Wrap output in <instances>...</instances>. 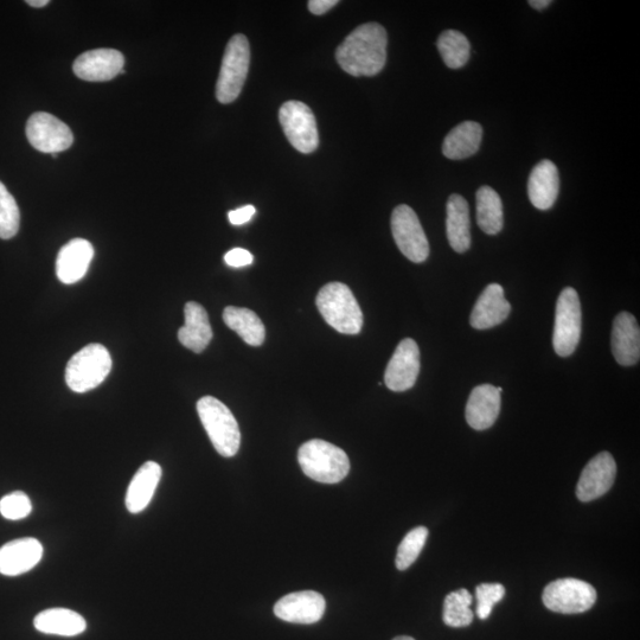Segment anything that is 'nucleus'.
I'll list each match as a JSON object with an SVG mask.
<instances>
[{"label": "nucleus", "instance_id": "f257e3e1", "mask_svg": "<svg viewBox=\"0 0 640 640\" xmlns=\"http://www.w3.org/2000/svg\"><path fill=\"white\" fill-rule=\"evenodd\" d=\"M387 31L379 23L362 24L336 50V60L355 78L375 76L387 62Z\"/></svg>", "mask_w": 640, "mask_h": 640}, {"label": "nucleus", "instance_id": "1a4fd4ad", "mask_svg": "<svg viewBox=\"0 0 640 640\" xmlns=\"http://www.w3.org/2000/svg\"><path fill=\"white\" fill-rule=\"evenodd\" d=\"M597 601V591L578 579H560L543 592V604L548 610L562 614H578L591 610Z\"/></svg>", "mask_w": 640, "mask_h": 640}, {"label": "nucleus", "instance_id": "6e6552de", "mask_svg": "<svg viewBox=\"0 0 640 640\" xmlns=\"http://www.w3.org/2000/svg\"><path fill=\"white\" fill-rule=\"evenodd\" d=\"M279 120L288 142L299 152L309 155L317 150L319 134L315 114L300 101H287L281 106Z\"/></svg>", "mask_w": 640, "mask_h": 640}, {"label": "nucleus", "instance_id": "58836bf2", "mask_svg": "<svg viewBox=\"0 0 640 640\" xmlns=\"http://www.w3.org/2000/svg\"><path fill=\"white\" fill-rule=\"evenodd\" d=\"M27 4L32 8H44L49 4V0H28Z\"/></svg>", "mask_w": 640, "mask_h": 640}, {"label": "nucleus", "instance_id": "7c9ffc66", "mask_svg": "<svg viewBox=\"0 0 640 640\" xmlns=\"http://www.w3.org/2000/svg\"><path fill=\"white\" fill-rule=\"evenodd\" d=\"M21 226V213L17 202L0 182V239L10 240L15 238Z\"/></svg>", "mask_w": 640, "mask_h": 640}, {"label": "nucleus", "instance_id": "412c9836", "mask_svg": "<svg viewBox=\"0 0 640 640\" xmlns=\"http://www.w3.org/2000/svg\"><path fill=\"white\" fill-rule=\"evenodd\" d=\"M560 191L559 170L552 160H542L531 171L528 195L536 209L549 210L558 200Z\"/></svg>", "mask_w": 640, "mask_h": 640}, {"label": "nucleus", "instance_id": "39448f33", "mask_svg": "<svg viewBox=\"0 0 640 640\" xmlns=\"http://www.w3.org/2000/svg\"><path fill=\"white\" fill-rule=\"evenodd\" d=\"M112 370L110 352L101 344H89L70 358L66 382L75 393H87L99 387Z\"/></svg>", "mask_w": 640, "mask_h": 640}, {"label": "nucleus", "instance_id": "a211bd4d", "mask_svg": "<svg viewBox=\"0 0 640 640\" xmlns=\"http://www.w3.org/2000/svg\"><path fill=\"white\" fill-rule=\"evenodd\" d=\"M501 393L491 384H480L472 390L466 405V421L473 430L485 431L494 426L501 412Z\"/></svg>", "mask_w": 640, "mask_h": 640}, {"label": "nucleus", "instance_id": "bb28decb", "mask_svg": "<svg viewBox=\"0 0 640 640\" xmlns=\"http://www.w3.org/2000/svg\"><path fill=\"white\" fill-rule=\"evenodd\" d=\"M224 323L252 347H260L266 338L264 323L255 312L243 307L228 306L223 311Z\"/></svg>", "mask_w": 640, "mask_h": 640}, {"label": "nucleus", "instance_id": "2eb2a0df", "mask_svg": "<svg viewBox=\"0 0 640 640\" xmlns=\"http://www.w3.org/2000/svg\"><path fill=\"white\" fill-rule=\"evenodd\" d=\"M125 57L118 50L96 49L86 51L75 60L73 70L79 79L105 82L117 78L124 70Z\"/></svg>", "mask_w": 640, "mask_h": 640}, {"label": "nucleus", "instance_id": "4468645a", "mask_svg": "<svg viewBox=\"0 0 640 640\" xmlns=\"http://www.w3.org/2000/svg\"><path fill=\"white\" fill-rule=\"evenodd\" d=\"M326 603L322 594L303 591L285 595L274 606L279 619L293 624H316L323 618Z\"/></svg>", "mask_w": 640, "mask_h": 640}, {"label": "nucleus", "instance_id": "f03ea898", "mask_svg": "<svg viewBox=\"0 0 640 640\" xmlns=\"http://www.w3.org/2000/svg\"><path fill=\"white\" fill-rule=\"evenodd\" d=\"M298 462L305 475L318 483L337 484L349 475L350 460L342 448L313 439L300 446Z\"/></svg>", "mask_w": 640, "mask_h": 640}, {"label": "nucleus", "instance_id": "a878e982", "mask_svg": "<svg viewBox=\"0 0 640 640\" xmlns=\"http://www.w3.org/2000/svg\"><path fill=\"white\" fill-rule=\"evenodd\" d=\"M483 139V127L475 121H464L447 134L444 144V156L452 160L470 158L479 150Z\"/></svg>", "mask_w": 640, "mask_h": 640}, {"label": "nucleus", "instance_id": "72a5a7b5", "mask_svg": "<svg viewBox=\"0 0 640 640\" xmlns=\"http://www.w3.org/2000/svg\"><path fill=\"white\" fill-rule=\"evenodd\" d=\"M505 588L501 584H482L477 587V616L485 620L490 617L494 606L504 598Z\"/></svg>", "mask_w": 640, "mask_h": 640}, {"label": "nucleus", "instance_id": "2f4dec72", "mask_svg": "<svg viewBox=\"0 0 640 640\" xmlns=\"http://www.w3.org/2000/svg\"><path fill=\"white\" fill-rule=\"evenodd\" d=\"M427 537L428 529L425 527L415 528L405 536L399 546L395 561L396 567L400 571H406L419 558L422 549L425 547Z\"/></svg>", "mask_w": 640, "mask_h": 640}, {"label": "nucleus", "instance_id": "9d476101", "mask_svg": "<svg viewBox=\"0 0 640 640\" xmlns=\"http://www.w3.org/2000/svg\"><path fill=\"white\" fill-rule=\"evenodd\" d=\"M392 232L396 246L408 260L421 264L430 256V243L426 238L418 215L415 211L401 204L392 215Z\"/></svg>", "mask_w": 640, "mask_h": 640}, {"label": "nucleus", "instance_id": "dca6fc26", "mask_svg": "<svg viewBox=\"0 0 640 640\" xmlns=\"http://www.w3.org/2000/svg\"><path fill=\"white\" fill-rule=\"evenodd\" d=\"M42 556L41 542L32 537L10 541L0 548V574L18 576L28 573L40 563Z\"/></svg>", "mask_w": 640, "mask_h": 640}, {"label": "nucleus", "instance_id": "f704fd0d", "mask_svg": "<svg viewBox=\"0 0 640 640\" xmlns=\"http://www.w3.org/2000/svg\"><path fill=\"white\" fill-rule=\"evenodd\" d=\"M224 261L230 267L241 268L253 264L254 258L252 253L243 248H234L224 255Z\"/></svg>", "mask_w": 640, "mask_h": 640}, {"label": "nucleus", "instance_id": "6ab92c4d", "mask_svg": "<svg viewBox=\"0 0 640 640\" xmlns=\"http://www.w3.org/2000/svg\"><path fill=\"white\" fill-rule=\"evenodd\" d=\"M511 312V305L504 297L501 285L490 284L473 307L470 323L477 330H488L502 324Z\"/></svg>", "mask_w": 640, "mask_h": 640}, {"label": "nucleus", "instance_id": "cd10ccee", "mask_svg": "<svg viewBox=\"0 0 640 640\" xmlns=\"http://www.w3.org/2000/svg\"><path fill=\"white\" fill-rule=\"evenodd\" d=\"M477 222L485 234L497 235L504 226L503 203L497 192L484 185L477 191Z\"/></svg>", "mask_w": 640, "mask_h": 640}, {"label": "nucleus", "instance_id": "a19ab883", "mask_svg": "<svg viewBox=\"0 0 640 640\" xmlns=\"http://www.w3.org/2000/svg\"><path fill=\"white\" fill-rule=\"evenodd\" d=\"M53 157H54V158H57V153H53Z\"/></svg>", "mask_w": 640, "mask_h": 640}, {"label": "nucleus", "instance_id": "4be33fe9", "mask_svg": "<svg viewBox=\"0 0 640 640\" xmlns=\"http://www.w3.org/2000/svg\"><path fill=\"white\" fill-rule=\"evenodd\" d=\"M184 317L185 324L178 331L179 342L196 354H201L214 336L208 313L201 304L189 302L184 307Z\"/></svg>", "mask_w": 640, "mask_h": 640}, {"label": "nucleus", "instance_id": "423d86ee", "mask_svg": "<svg viewBox=\"0 0 640 640\" xmlns=\"http://www.w3.org/2000/svg\"><path fill=\"white\" fill-rule=\"evenodd\" d=\"M251 63V47L245 35L230 38L222 60L216 85V98L221 104H232L239 98Z\"/></svg>", "mask_w": 640, "mask_h": 640}, {"label": "nucleus", "instance_id": "473e14b6", "mask_svg": "<svg viewBox=\"0 0 640 640\" xmlns=\"http://www.w3.org/2000/svg\"><path fill=\"white\" fill-rule=\"evenodd\" d=\"M32 511L30 498L22 491L11 492V494L0 499V514L10 521L23 520Z\"/></svg>", "mask_w": 640, "mask_h": 640}, {"label": "nucleus", "instance_id": "393cba45", "mask_svg": "<svg viewBox=\"0 0 640 640\" xmlns=\"http://www.w3.org/2000/svg\"><path fill=\"white\" fill-rule=\"evenodd\" d=\"M34 626L37 631L46 635L75 637L87 629L85 618L68 608H50L38 613Z\"/></svg>", "mask_w": 640, "mask_h": 640}, {"label": "nucleus", "instance_id": "0eeeda50", "mask_svg": "<svg viewBox=\"0 0 640 640\" xmlns=\"http://www.w3.org/2000/svg\"><path fill=\"white\" fill-rule=\"evenodd\" d=\"M582 312L578 292L566 287L556 303L553 345L556 354L568 357L578 348L581 338Z\"/></svg>", "mask_w": 640, "mask_h": 640}, {"label": "nucleus", "instance_id": "f3484780", "mask_svg": "<svg viewBox=\"0 0 640 640\" xmlns=\"http://www.w3.org/2000/svg\"><path fill=\"white\" fill-rule=\"evenodd\" d=\"M612 352L623 367L635 366L640 358V330L637 319L629 312H622L614 319Z\"/></svg>", "mask_w": 640, "mask_h": 640}, {"label": "nucleus", "instance_id": "b1692460", "mask_svg": "<svg viewBox=\"0 0 640 640\" xmlns=\"http://www.w3.org/2000/svg\"><path fill=\"white\" fill-rule=\"evenodd\" d=\"M446 233L453 251L465 253L471 247V222L469 203L453 194L447 202Z\"/></svg>", "mask_w": 640, "mask_h": 640}, {"label": "nucleus", "instance_id": "c9c22d12", "mask_svg": "<svg viewBox=\"0 0 640 640\" xmlns=\"http://www.w3.org/2000/svg\"><path fill=\"white\" fill-rule=\"evenodd\" d=\"M256 213L253 206H245L236 210L229 211L228 219L234 226H241L251 221Z\"/></svg>", "mask_w": 640, "mask_h": 640}, {"label": "nucleus", "instance_id": "5701e85b", "mask_svg": "<svg viewBox=\"0 0 640 640\" xmlns=\"http://www.w3.org/2000/svg\"><path fill=\"white\" fill-rule=\"evenodd\" d=\"M162 478V467L155 462H146L137 471L128 486L126 508L131 514H139L149 507Z\"/></svg>", "mask_w": 640, "mask_h": 640}, {"label": "nucleus", "instance_id": "e433bc0d", "mask_svg": "<svg viewBox=\"0 0 640 640\" xmlns=\"http://www.w3.org/2000/svg\"><path fill=\"white\" fill-rule=\"evenodd\" d=\"M338 4L337 0H311L309 10L313 15H324Z\"/></svg>", "mask_w": 640, "mask_h": 640}, {"label": "nucleus", "instance_id": "4c0bfd02", "mask_svg": "<svg viewBox=\"0 0 640 640\" xmlns=\"http://www.w3.org/2000/svg\"><path fill=\"white\" fill-rule=\"evenodd\" d=\"M550 4H552L550 0H530L529 2V5L531 6V8H534L539 11L548 8Z\"/></svg>", "mask_w": 640, "mask_h": 640}, {"label": "nucleus", "instance_id": "ea45409f", "mask_svg": "<svg viewBox=\"0 0 640 640\" xmlns=\"http://www.w3.org/2000/svg\"><path fill=\"white\" fill-rule=\"evenodd\" d=\"M393 640H415V639L412 637L401 636V637H396Z\"/></svg>", "mask_w": 640, "mask_h": 640}, {"label": "nucleus", "instance_id": "20e7f679", "mask_svg": "<svg viewBox=\"0 0 640 640\" xmlns=\"http://www.w3.org/2000/svg\"><path fill=\"white\" fill-rule=\"evenodd\" d=\"M197 412L215 450L222 457L236 456L240 450L241 432L230 409L213 396H204L197 402Z\"/></svg>", "mask_w": 640, "mask_h": 640}, {"label": "nucleus", "instance_id": "7ed1b4c3", "mask_svg": "<svg viewBox=\"0 0 640 640\" xmlns=\"http://www.w3.org/2000/svg\"><path fill=\"white\" fill-rule=\"evenodd\" d=\"M316 304L320 315L331 328L344 335H358L363 326V313L354 293L342 283L325 285Z\"/></svg>", "mask_w": 640, "mask_h": 640}, {"label": "nucleus", "instance_id": "aec40b11", "mask_svg": "<svg viewBox=\"0 0 640 640\" xmlns=\"http://www.w3.org/2000/svg\"><path fill=\"white\" fill-rule=\"evenodd\" d=\"M94 256L92 243L83 239L69 241L61 248L56 260L57 278L72 285L85 277Z\"/></svg>", "mask_w": 640, "mask_h": 640}, {"label": "nucleus", "instance_id": "f8f14e48", "mask_svg": "<svg viewBox=\"0 0 640 640\" xmlns=\"http://www.w3.org/2000/svg\"><path fill=\"white\" fill-rule=\"evenodd\" d=\"M420 373V350L412 338L403 339L396 348L384 373V383L401 393L414 387Z\"/></svg>", "mask_w": 640, "mask_h": 640}, {"label": "nucleus", "instance_id": "c756f323", "mask_svg": "<svg viewBox=\"0 0 640 640\" xmlns=\"http://www.w3.org/2000/svg\"><path fill=\"white\" fill-rule=\"evenodd\" d=\"M472 595L462 590L447 595L444 603V623L450 627H466L473 622Z\"/></svg>", "mask_w": 640, "mask_h": 640}, {"label": "nucleus", "instance_id": "ddd939ff", "mask_svg": "<svg viewBox=\"0 0 640 640\" xmlns=\"http://www.w3.org/2000/svg\"><path fill=\"white\" fill-rule=\"evenodd\" d=\"M617 476V464L611 453L601 452L588 463L581 473L576 497L581 502H592L607 494Z\"/></svg>", "mask_w": 640, "mask_h": 640}, {"label": "nucleus", "instance_id": "9b49d317", "mask_svg": "<svg viewBox=\"0 0 640 640\" xmlns=\"http://www.w3.org/2000/svg\"><path fill=\"white\" fill-rule=\"evenodd\" d=\"M25 132L34 149L51 155L68 150L74 143L73 132L69 126L46 112L32 114Z\"/></svg>", "mask_w": 640, "mask_h": 640}, {"label": "nucleus", "instance_id": "c85d7f7f", "mask_svg": "<svg viewBox=\"0 0 640 640\" xmlns=\"http://www.w3.org/2000/svg\"><path fill=\"white\" fill-rule=\"evenodd\" d=\"M437 46L448 68H463L470 60V42L462 32L444 31L439 37Z\"/></svg>", "mask_w": 640, "mask_h": 640}]
</instances>
